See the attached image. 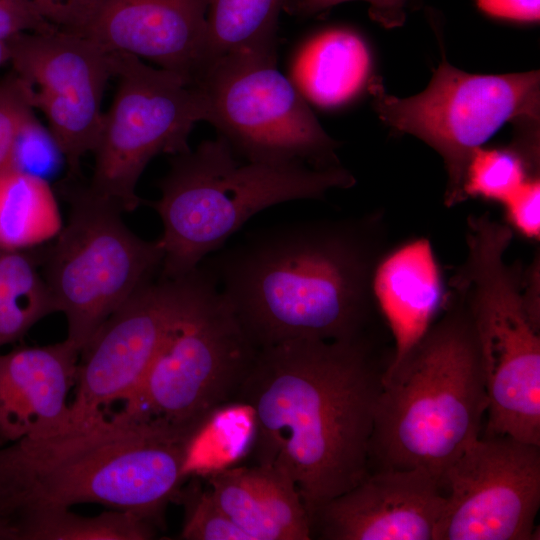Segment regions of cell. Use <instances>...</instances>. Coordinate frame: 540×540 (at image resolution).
I'll return each instance as SVG.
<instances>
[{
  "label": "cell",
  "mask_w": 540,
  "mask_h": 540,
  "mask_svg": "<svg viewBox=\"0 0 540 540\" xmlns=\"http://www.w3.org/2000/svg\"><path fill=\"white\" fill-rule=\"evenodd\" d=\"M387 365L368 335L257 350L236 404L252 415L255 463L288 475L309 517L371 472L370 444Z\"/></svg>",
  "instance_id": "obj_1"
},
{
  "label": "cell",
  "mask_w": 540,
  "mask_h": 540,
  "mask_svg": "<svg viewBox=\"0 0 540 540\" xmlns=\"http://www.w3.org/2000/svg\"><path fill=\"white\" fill-rule=\"evenodd\" d=\"M380 253V221L367 216L271 227L204 268L259 349L366 336Z\"/></svg>",
  "instance_id": "obj_2"
},
{
  "label": "cell",
  "mask_w": 540,
  "mask_h": 540,
  "mask_svg": "<svg viewBox=\"0 0 540 540\" xmlns=\"http://www.w3.org/2000/svg\"><path fill=\"white\" fill-rule=\"evenodd\" d=\"M193 444L123 409L20 439L0 448V516L10 526L37 510L97 504L163 529L166 508L188 476Z\"/></svg>",
  "instance_id": "obj_3"
},
{
  "label": "cell",
  "mask_w": 540,
  "mask_h": 540,
  "mask_svg": "<svg viewBox=\"0 0 540 540\" xmlns=\"http://www.w3.org/2000/svg\"><path fill=\"white\" fill-rule=\"evenodd\" d=\"M444 307L442 318L385 369L370 467H421L442 480L480 437L488 399L474 329L454 289Z\"/></svg>",
  "instance_id": "obj_4"
},
{
  "label": "cell",
  "mask_w": 540,
  "mask_h": 540,
  "mask_svg": "<svg viewBox=\"0 0 540 540\" xmlns=\"http://www.w3.org/2000/svg\"><path fill=\"white\" fill-rule=\"evenodd\" d=\"M354 177L341 166L316 169L301 163L251 162L220 136L174 155L153 203L162 224L161 276L179 278L199 267L249 218L276 204L321 199L349 188Z\"/></svg>",
  "instance_id": "obj_5"
},
{
  "label": "cell",
  "mask_w": 540,
  "mask_h": 540,
  "mask_svg": "<svg viewBox=\"0 0 540 540\" xmlns=\"http://www.w3.org/2000/svg\"><path fill=\"white\" fill-rule=\"evenodd\" d=\"M468 254L453 279L471 319L488 399L486 435L540 446V310L535 269L505 261L512 229L488 215L468 220Z\"/></svg>",
  "instance_id": "obj_6"
},
{
  "label": "cell",
  "mask_w": 540,
  "mask_h": 540,
  "mask_svg": "<svg viewBox=\"0 0 540 540\" xmlns=\"http://www.w3.org/2000/svg\"><path fill=\"white\" fill-rule=\"evenodd\" d=\"M257 348L204 267L149 370L121 409L195 441L212 417L237 401Z\"/></svg>",
  "instance_id": "obj_7"
},
{
  "label": "cell",
  "mask_w": 540,
  "mask_h": 540,
  "mask_svg": "<svg viewBox=\"0 0 540 540\" xmlns=\"http://www.w3.org/2000/svg\"><path fill=\"white\" fill-rule=\"evenodd\" d=\"M70 212L49 249L44 280L66 339L81 351L98 329L160 270L159 240L147 241L123 222L122 211L85 187L69 197Z\"/></svg>",
  "instance_id": "obj_8"
},
{
  "label": "cell",
  "mask_w": 540,
  "mask_h": 540,
  "mask_svg": "<svg viewBox=\"0 0 540 540\" xmlns=\"http://www.w3.org/2000/svg\"><path fill=\"white\" fill-rule=\"evenodd\" d=\"M195 86L203 96L205 121L240 158L316 169L340 166L338 143L293 81L278 70L276 48L223 55Z\"/></svg>",
  "instance_id": "obj_9"
},
{
  "label": "cell",
  "mask_w": 540,
  "mask_h": 540,
  "mask_svg": "<svg viewBox=\"0 0 540 540\" xmlns=\"http://www.w3.org/2000/svg\"><path fill=\"white\" fill-rule=\"evenodd\" d=\"M539 88L538 71L476 75L453 67L445 58L427 88L414 96L389 95L376 79L369 85L385 124L416 136L443 158L447 206L465 200L466 170L476 149L506 122L539 121Z\"/></svg>",
  "instance_id": "obj_10"
},
{
  "label": "cell",
  "mask_w": 540,
  "mask_h": 540,
  "mask_svg": "<svg viewBox=\"0 0 540 540\" xmlns=\"http://www.w3.org/2000/svg\"><path fill=\"white\" fill-rule=\"evenodd\" d=\"M111 60L117 90L104 113L85 188L131 212L141 202L136 188L148 163L162 153L188 151L194 125L205 121V106L200 90L176 72L151 67L128 53L111 52Z\"/></svg>",
  "instance_id": "obj_11"
},
{
  "label": "cell",
  "mask_w": 540,
  "mask_h": 540,
  "mask_svg": "<svg viewBox=\"0 0 540 540\" xmlns=\"http://www.w3.org/2000/svg\"><path fill=\"white\" fill-rule=\"evenodd\" d=\"M436 540H530L540 507V446L505 435L473 442L445 471Z\"/></svg>",
  "instance_id": "obj_12"
},
{
  "label": "cell",
  "mask_w": 540,
  "mask_h": 540,
  "mask_svg": "<svg viewBox=\"0 0 540 540\" xmlns=\"http://www.w3.org/2000/svg\"><path fill=\"white\" fill-rule=\"evenodd\" d=\"M7 42L14 71L32 87L34 107L70 170L93 152L102 127L104 91L113 76L111 52L92 38L55 29L22 33Z\"/></svg>",
  "instance_id": "obj_13"
},
{
  "label": "cell",
  "mask_w": 540,
  "mask_h": 540,
  "mask_svg": "<svg viewBox=\"0 0 540 540\" xmlns=\"http://www.w3.org/2000/svg\"><path fill=\"white\" fill-rule=\"evenodd\" d=\"M192 274L152 279L102 324L80 353L70 426L104 415L137 390L188 297Z\"/></svg>",
  "instance_id": "obj_14"
},
{
  "label": "cell",
  "mask_w": 540,
  "mask_h": 540,
  "mask_svg": "<svg viewBox=\"0 0 540 540\" xmlns=\"http://www.w3.org/2000/svg\"><path fill=\"white\" fill-rule=\"evenodd\" d=\"M445 505L431 471L377 469L311 514L312 539L436 540Z\"/></svg>",
  "instance_id": "obj_15"
},
{
  "label": "cell",
  "mask_w": 540,
  "mask_h": 540,
  "mask_svg": "<svg viewBox=\"0 0 540 540\" xmlns=\"http://www.w3.org/2000/svg\"><path fill=\"white\" fill-rule=\"evenodd\" d=\"M210 0H104L84 35L109 52L145 58L195 84L207 67Z\"/></svg>",
  "instance_id": "obj_16"
},
{
  "label": "cell",
  "mask_w": 540,
  "mask_h": 540,
  "mask_svg": "<svg viewBox=\"0 0 540 540\" xmlns=\"http://www.w3.org/2000/svg\"><path fill=\"white\" fill-rule=\"evenodd\" d=\"M80 351L66 338L0 354V445L70 426Z\"/></svg>",
  "instance_id": "obj_17"
},
{
  "label": "cell",
  "mask_w": 540,
  "mask_h": 540,
  "mask_svg": "<svg viewBox=\"0 0 540 540\" xmlns=\"http://www.w3.org/2000/svg\"><path fill=\"white\" fill-rule=\"evenodd\" d=\"M371 291L394 340L389 362L398 361L424 336L446 303L431 243L414 239L381 256L373 271Z\"/></svg>",
  "instance_id": "obj_18"
},
{
  "label": "cell",
  "mask_w": 540,
  "mask_h": 540,
  "mask_svg": "<svg viewBox=\"0 0 540 540\" xmlns=\"http://www.w3.org/2000/svg\"><path fill=\"white\" fill-rule=\"evenodd\" d=\"M203 480L220 508L250 540H310L311 523L292 479L271 465L225 468Z\"/></svg>",
  "instance_id": "obj_19"
},
{
  "label": "cell",
  "mask_w": 540,
  "mask_h": 540,
  "mask_svg": "<svg viewBox=\"0 0 540 540\" xmlns=\"http://www.w3.org/2000/svg\"><path fill=\"white\" fill-rule=\"evenodd\" d=\"M369 50L356 33L332 28L310 38L297 53L291 80L305 99L322 107L342 105L368 81Z\"/></svg>",
  "instance_id": "obj_20"
},
{
  "label": "cell",
  "mask_w": 540,
  "mask_h": 540,
  "mask_svg": "<svg viewBox=\"0 0 540 540\" xmlns=\"http://www.w3.org/2000/svg\"><path fill=\"white\" fill-rule=\"evenodd\" d=\"M55 195L45 178L10 168L0 173V247L23 250L62 229Z\"/></svg>",
  "instance_id": "obj_21"
},
{
  "label": "cell",
  "mask_w": 540,
  "mask_h": 540,
  "mask_svg": "<svg viewBox=\"0 0 540 540\" xmlns=\"http://www.w3.org/2000/svg\"><path fill=\"white\" fill-rule=\"evenodd\" d=\"M15 540H149L158 527L129 510L82 516L70 508H45L10 524Z\"/></svg>",
  "instance_id": "obj_22"
},
{
  "label": "cell",
  "mask_w": 540,
  "mask_h": 540,
  "mask_svg": "<svg viewBox=\"0 0 540 540\" xmlns=\"http://www.w3.org/2000/svg\"><path fill=\"white\" fill-rule=\"evenodd\" d=\"M285 2L210 0L206 17L207 67L228 53L276 48L278 17Z\"/></svg>",
  "instance_id": "obj_23"
},
{
  "label": "cell",
  "mask_w": 540,
  "mask_h": 540,
  "mask_svg": "<svg viewBox=\"0 0 540 540\" xmlns=\"http://www.w3.org/2000/svg\"><path fill=\"white\" fill-rule=\"evenodd\" d=\"M57 312L44 277L21 250L0 247V348Z\"/></svg>",
  "instance_id": "obj_24"
},
{
  "label": "cell",
  "mask_w": 540,
  "mask_h": 540,
  "mask_svg": "<svg viewBox=\"0 0 540 540\" xmlns=\"http://www.w3.org/2000/svg\"><path fill=\"white\" fill-rule=\"evenodd\" d=\"M526 155L513 148L476 149L468 163L464 198L503 203L529 177Z\"/></svg>",
  "instance_id": "obj_25"
},
{
  "label": "cell",
  "mask_w": 540,
  "mask_h": 540,
  "mask_svg": "<svg viewBox=\"0 0 540 540\" xmlns=\"http://www.w3.org/2000/svg\"><path fill=\"white\" fill-rule=\"evenodd\" d=\"M183 508L179 539L250 540L220 508L203 478L185 481L175 499Z\"/></svg>",
  "instance_id": "obj_26"
},
{
  "label": "cell",
  "mask_w": 540,
  "mask_h": 540,
  "mask_svg": "<svg viewBox=\"0 0 540 540\" xmlns=\"http://www.w3.org/2000/svg\"><path fill=\"white\" fill-rule=\"evenodd\" d=\"M33 90L15 71L0 81V173L13 168L20 136L33 123Z\"/></svg>",
  "instance_id": "obj_27"
},
{
  "label": "cell",
  "mask_w": 540,
  "mask_h": 540,
  "mask_svg": "<svg viewBox=\"0 0 540 540\" xmlns=\"http://www.w3.org/2000/svg\"><path fill=\"white\" fill-rule=\"evenodd\" d=\"M510 228L527 239L540 236V181L529 177L503 203Z\"/></svg>",
  "instance_id": "obj_28"
},
{
  "label": "cell",
  "mask_w": 540,
  "mask_h": 540,
  "mask_svg": "<svg viewBox=\"0 0 540 540\" xmlns=\"http://www.w3.org/2000/svg\"><path fill=\"white\" fill-rule=\"evenodd\" d=\"M40 14L55 27L84 34L97 16L104 0H30Z\"/></svg>",
  "instance_id": "obj_29"
},
{
  "label": "cell",
  "mask_w": 540,
  "mask_h": 540,
  "mask_svg": "<svg viewBox=\"0 0 540 540\" xmlns=\"http://www.w3.org/2000/svg\"><path fill=\"white\" fill-rule=\"evenodd\" d=\"M352 0H286L283 9L301 17L316 15L334 5ZM369 3L371 18L386 28L400 26L405 20L407 0H363Z\"/></svg>",
  "instance_id": "obj_30"
},
{
  "label": "cell",
  "mask_w": 540,
  "mask_h": 540,
  "mask_svg": "<svg viewBox=\"0 0 540 540\" xmlns=\"http://www.w3.org/2000/svg\"><path fill=\"white\" fill-rule=\"evenodd\" d=\"M55 29L59 28L48 22L30 0H0V41Z\"/></svg>",
  "instance_id": "obj_31"
},
{
  "label": "cell",
  "mask_w": 540,
  "mask_h": 540,
  "mask_svg": "<svg viewBox=\"0 0 540 540\" xmlns=\"http://www.w3.org/2000/svg\"><path fill=\"white\" fill-rule=\"evenodd\" d=\"M487 14L516 21L532 22L539 19L540 0H477Z\"/></svg>",
  "instance_id": "obj_32"
},
{
  "label": "cell",
  "mask_w": 540,
  "mask_h": 540,
  "mask_svg": "<svg viewBox=\"0 0 540 540\" xmlns=\"http://www.w3.org/2000/svg\"><path fill=\"white\" fill-rule=\"evenodd\" d=\"M0 540H15L12 529L1 516H0Z\"/></svg>",
  "instance_id": "obj_33"
},
{
  "label": "cell",
  "mask_w": 540,
  "mask_h": 540,
  "mask_svg": "<svg viewBox=\"0 0 540 540\" xmlns=\"http://www.w3.org/2000/svg\"><path fill=\"white\" fill-rule=\"evenodd\" d=\"M9 61V48L6 41H0V66Z\"/></svg>",
  "instance_id": "obj_34"
}]
</instances>
